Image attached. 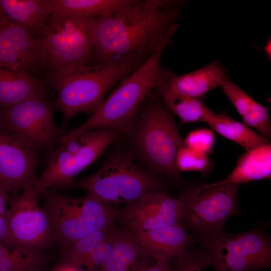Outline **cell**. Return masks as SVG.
Returning a JSON list of instances; mask_svg holds the SVG:
<instances>
[{
	"label": "cell",
	"mask_w": 271,
	"mask_h": 271,
	"mask_svg": "<svg viewBox=\"0 0 271 271\" xmlns=\"http://www.w3.org/2000/svg\"><path fill=\"white\" fill-rule=\"evenodd\" d=\"M184 1L132 0L95 19L94 64L117 57L147 59L179 28Z\"/></svg>",
	"instance_id": "1"
},
{
	"label": "cell",
	"mask_w": 271,
	"mask_h": 271,
	"mask_svg": "<svg viewBox=\"0 0 271 271\" xmlns=\"http://www.w3.org/2000/svg\"><path fill=\"white\" fill-rule=\"evenodd\" d=\"M167 44L151 55L139 67L125 77L81 125L61 137L58 143L96 129H111L127 134L132 128L143 103L171 71L164 69L161 58Z\"/></svg>",
	"instance_id": "2"
},
{
	"label": "cell",
	"mask_w": 271,
	"mask_h": 271,
	"mask_svg": "<svg viewBox=\"0 0 271 271\" xmlns=\"http://www.w3.org/2000/svg\"><path fill=\"white\" fill-rule=\"evenodd\" d=\"M145 60L135 57H117L51 75L52 87L57 93L53 106L62 112L64 124L77 113H93L107 91Z\"/></svg>",
	"instance_id": "3"
},
{
	"label": "cell",
	"mask_w": 271,
	"mask_h": 271,
	"mask_svg": "<svg viewBox=\"0 0 271 271\" xmlns=\"http://www.w3.org/2000/svg\"><path fill=\"white\" fill-rule=\"evenodd\" d=\"M127 134L134 155L151 172L180 181L176 157L184 141L174 114L161 98L152 93L148 96Z\"/></svg>",
	"instance_id": "4"
},
{
	"label": "cell",
	"mask_w": 271,
	"mask_h": 271,
	"mask_svg": "<svg viewBox=\"0 0 271 271\" xmlns=\"http://www.w3.org/2000/svg\"><path fill=\"white\" fill-rule=\"evenodd\" d=\"M95 19L50 17L36 33L39 65L49 68L52 75L91 65Z\"/></svg>",
	"instance_id": "5"
},
{
	"label": "cell",
	"mask_w": 271,
	"mask_h": 271,
	"mask_svg": "<svg viewBox=\"0 0 271 271\" xmlns=\"http://www.w3.org/2000/svg\"><path fill=\"white\" fill-rule=\"evenodd\" d=\"M162 186L160 178L140 167L131 153L118 151L109 156L95 173L74 182L71 187L84 189L107 204L128 205L161 190Z\"/></svg>",
	"instance_id": "6"
},
{
	"label": "cell",
	"mask_w": 271,
	"mask_h": 271,
	"mask_svg": "<svg viewBox=\"0 0 271 271\" xmlns=\"http://www.w3.org/2000/svg\"><path fill=\"white\" fill-rule=\"evenodd\" d=\"M121 133L111 129L84 132L51 152L46 167L31 186L38 194L70 188L75 177L93 163Z\"/></svg>",
	"instance_id": "7"
},
{
	"label": "cell",
	"mask_w": 271,
	"mask_h": 271,
	"mask_svg": "<svg viewBox=\"0 0 271 271\" xmlns=\"http://www.w3.org/2000/svg\"><path fill=\"white\" fill-rule=\"evenodd\" d=\"M41 195L53 237L64 247L94 231L111 227L116 216L108 204L88 194L75 198L46 190Z\"/></svg>",
	"instance_id": "8"
},
{
	"label": "cell",
	"mask_w": 271,
	"mask_h": 271,
	"mask_svg": "<svg viewBox=\"0 0 271 271\" xmlns=\"http://www.w3.org/2000/svg\"><path fill=\"white\" fill-rule=\"evenodd\" d=\"M195 240L208 255L215 271H259L271 266V245L264 233L223 231Z\"/></svg>",
	"instance_id": "9"
},
{
	"label": "cell",
	"mask_w": 271,
	"mask_h": 271,
	"mask_svg": "<svg viewBox=\"0 0 271 271\" xmlns=\"http://www.w3.org/2000/svg\"><path fill=\"white\" fill-rule=\"evenodd\" d=\"M239 185H201L181 196L183 212L180 223L185 230L197 236H209L223 231L227 220L237 212Z\"/></svg>",
	"instance_id": "10"
},
{
	"label": "cell",
	"mask_w": 271,
	"mask_h": 271,
	"mask_svg": "<svg viewBox=\"0 0 271 271\" xmlns=\"http://www.w3.org/2000/svg\"><path fill=\"white\" fill-rule=\"evenodd\" d=\"M54 109L44 93L0 107V130L16 134L39 152H51L65 133L54 121Z\"/></svg>",
	"instance_id": "11"
},
{
	"label": "cell",
	"mask_w": 271,
	"mask_h": 271,
	"mask_svg": "<svg viewBox=\"0 0 271 271\" xmlns=\"http://www.w3.org/2000/svg\"><path fill=\"white\" fill-rule=\"evenodd\" d=\"M39 195L30 186L9 198L7 214L15 248L40 251L54 239L48 216L38 204Z\"/></svg>",
	"instance_id": "12"
},
{
	"label": "cell",
	"mask_w": 271,
	"mask_h": 271,
	"mask_svg": "<svg viewBox=\"0 0 271 271\" xmlns=\"http://www.w3.org/2000/svg\"><path fill=\"white\" fill-rule=\"evenodd\" d=\"M39 152L16 134L0 130V180L10 193L36 182Z\"/></svg>",
	"instance_id": "13"
},
{
	"label": "cell",
	"mask_w": 271,
	"mask_h": 271,
	"mask_svg": "<svg viewBox=\"0 0 271 271\" xmlns=\"http://www.w3.org/2000/svg\"><path fill=\"white\" fill-rule=\"evenodd\" d=\"M182 207L181 197L173 198L161 190L127 205L121 218L131 232H137L180 224Z\"/></svg>",
	"instance_id": "14"
},
{
	"label": "cell",
	"mask_w": 271,
	"mask_h": 271,
	"mask_svg": "<svg viewBox=\"0 0 271 271\" xmlns=\"http://www.w3.org/2000/svg\"><path fill=\"white\" fill-rule=\"evenodd\" d=\"M39 65L38 43L35 33L0 19V67L28 72Z\"/></svg>",
	"instance_id": "15"
},
{
	"label": "cell",
	"mask_w": 271,
	"mask_h": 271,
	"mask_svg": "<svg viewBox=\"0 0 271 271\" xmlns=\"http://www.w3.org/2000/svg\"><path fill=\"white\" fill-rule=\"evenodd\" d=\"M132 234L147 255L156 261H170L186 250L195 240L180 224Z\"/></svg>",
	"instance_id": "16"
},
{
	"label": "cell",
	"mask_w": 271,
	"mask_h": 271,
	"mask_svg": "<svg viewBox=\"0 0 271 271\" xmlns=\"http://www.w3.org/2000/svg\"><path fill=\"white\" fill-rule=\"evenodd\" d=\"M228 79L225 67L214 60L186 74L177 75L171 71L162 84L174 92L200 99L209 91L221 87Z\"/></svg>",
	"instance_id": "17"
},
{
	"label": "cell",
	"mask_w": 271,
	"mask_h": 271,
	"mask_svg": "<svg viewBox=\"0 0 271 271\" xmlns=\"http://www.w3.org/2000/svg\"><path fill=\"white\" fill-rule=\"evenodd\" d=\"M51 0H0V14L8 21L36 33L52 15Z\"/></svg>",
	"instance_id": "18"
},
{
	"label": "cell",
	"mask_w": 271,
	"mask_h": 271,
	"mask_svg": "<svg viewBox=\"0 0 271 271\" xmlns=\"http://www.w3.org/2000/svg\"><path fill=\"white\" fill-rule=\"evenodd\" d=\"M220 88L244 123L254 128L259 134L269 140L271 135L269 107L256 102L229 79L223 82Z\"/></svg>",
	"instance_id": "19"
},
{
	"label": "cell",
	"mask_w": 271,
	"mask_h": 271,
	"mask_svg": "<svg viewBox=\"0 0 271 271\" xmlns=\"http://www.w3.org/2000/svg\"><path fill=\"white\" fill-rule=\"evenodd\" d=\"M271 176V145H263L247 151L238 159L232 171L212 185L242 183L268 179Z\"/></svg>",
	"instance_id": "20"
},
{
	"label": "cell",
	"mask_w": 271,
	"mask_h": 271,
	"mask_svg": "<svg viewBox=\"0 0 271 271\" xmlns=\"http://www.w3.org/2000/svg\"><path fill=\"white\" fill-rule=\"evenodd\" d=\"M147 256L132 232L113 230L112 249L100 271H141Z\"/></svg>",
	"instance_id": "21"
},
{
	"label": "cell",
	"mask_w": 271,
	"mask_h": 271,
	"mask_svg": "<svg viewBox=\"0 0 271 271\" xmlns=\"http://www.w3.org/2000/svg\"><path fill=\"white\" fill-rule=\"evenodd\" d=\"M44 93V84L28 72L0 67V107L14 105Z\"/></svg>",
	"instance_id": "22"
},
{
	"label": "cell",
	"mask_w": 271,
	"mask_h": 271,
	"mask_svg": "<svg viewBox=\"0 0 271 271\" xmlns=\"http://www.w3.org/2000/svg\"><path fill=\"white\" fill-rule=\"evenodd\" d=\"M218 133L240 146L246 151L269 144V140L225 113L217 114L210 109L204 120Z\"/></svg>",
	"instance_id": "23"
},
{
	"label": "cell",
	"mask_w": 271,
	"mask_h": 271,
	"mask_svg": "<svg viewBox=\"0 0 271 271\" xmlns=\"http://www.w3.org/2000/svg\"><path fill=\"white\" fill-rule=\"evenodd\" d=\"M132 0H51L54 18H96L118 10Z\"/></svg>",
	"instance_id": "24"
},
{
	"label": "cell",
	"mask_w": 271,
	"mask_h": 271,
	"mask_svg": "<svg viewBox=\"0 0 271 271\" xmlns=\"http://www.w3.org/2000/svg\"><path fill=\"white\" fill-rule=\"evenodd\" d=\"M154 91L155 95L163 100L173 114L179 117L182 123L204 122L210 109L200 99L174 92L162 83Z\"/></svg>",
	"instance_id": "25"
},
{
	"label": "cell",
	"mask_w": 271,
	"mask_h": 271,
	"mask_svg": "<svg viewBox=\"0 0 271 271\" xmlns=\"http://www.w3.org/2000/svg\"><path fill=\"white\" fill-rule=\"evenodd\" d=\"M44 262L39 250L25 247L10 249L0 244V271H34Z\"/></svg>",
	"instance_id": "26"
},
{
	"label": "cell",
	"mask_w": 271,
	"mask_h": 271,
	"mask_svg": "<svg viewBox=\"0 0 271 271\" xmlns=\"http://www.w3.org/2000/svg\"><path fill=\"white\" fill-rule=\"evenodd\" d=\"M110 228L94 231L64 247V261L82 267L90 254L109 235Z\"/></svg>",
	"instance_id": "27"
},
{
	"label": "cell",
	"mask_w": 271,
	"mask_h": 271,
	"mask_svg": "<svg viewBox=\"0 0 271 271\" xmlns=\"http://www.w3.org/2000/svg\"><path fill=\"white\" fill-rule=\"evenodd\" d=\"M177 167L180 172H199L204 175L209 173L211 164L207 155L199 153L184 145L178 152Z\"/></svg>",
	"instance_id": "28"
},
{
	"label": "cell",
	"mask_w": 271,
	"mask_h": 271,
	"mask_svg": "<svg viewBox=\"0 0 271 271\" xmlns=\"http://www.w3.org/2000/svg\"><path fill=\"white\" fill-rule=\"evenodd\" d=\"M173 259L175 271H203L211 265L209 256L203 250L187 249Z\"/></svg>",
	"instance_id": "29"
},
{
	"label": "cell",
	"mask_w": 271,
	"mask_h": 271,
	"mask_svg": "<svg viewBox=\"0 0 271 271\" xmlns=\"http://www.w3.org/2000/svg\"><path fill=\"white\" fill-rule=\"evenodd\" d=\"M184 144L191 149L208 155L212 151L214 146V133L207 128L192 130L184 141Z\"/></svg>",
	"instance_id": "30"
},
{
	"label": "cell",
	"mask_w": 271,
	"mask_h": 271,
	"mask_svg": "<svg viewBox=\"0 0 271 271\" xmlns=\"http://www.w3.org/2000/svg\"><path fill=\"white\" fill-rule=\"evenodd\" d=\"M113 246V230L107 238L89 256L83 266L85 271H100L108 260Z\"/></svg>",
	"instance_id": "31"
},
{
	"label": "cell",
	"mask_w": 271,
	"mask_h": 271,
	"mask_svg": "<svg viewBox=\"0 0 271 271\" xmlns=\"http://www.w3.org/2000/svg\"><path fill=\"white\" fill-rule=\"evenodd\" d=\"M0 244L10 249L15 248L11 237L7 212L0 214Z\"/></svg>",
	"instance_id": "32"
},
{
	"label": "cell",
	"mask_w": 271,
	"mask_h": 271,
	"mask_svg": "<svg viewBox=\"0 0 271 271\" xmlns=\"http://www.w3.org/2000/svg\"><path fill=\"white\" fill-rule=\"evenodd\" d=\"M141 271H175L170 261H156L150 265H145Z\"/></svg>",
	"instance_id": "33"
},
{
	"label": "cell",
	"mask_w": 271,
	"mask_h": 271,
	"mask_svg": "<svg viewBox=\"0 0 271 271\" xmlns=\"http://www.w3.org/2000/svg\"><path fill=\"white\" fill-rule=\"evenodd\" d=\"M9 191L0 180V214L6 213L10 198Z\"/></svg>",
	"instance_id": "34"
},
{
	"label": "cell",
	"mask_w": 271,
	"mask_h": 271,
	"mask_svg": "<svg viewBox=\"0 0 271 271\" xmlns=\"http://www.w3.org/2000/svg\"><path fill=\"white\" fill-rule=\"evenodd\" d=\"M53 271H85L81 267L64 261L58 265Z\"/></svg>",
	"instance_id": "35"
},
{
	"label": "cell",
	"mask_w": 271,
	"mask_h": 271,
	"mask_svg": "<svg viewBox=\"0 0 271 271\" xmlns=\"http://www.w3.org/2000/svg\"><path fill=\"white\" fill-rule=\"evenodd\" d=\"M265 54L269 61L271 60V39L270 38L266 41L263 49Z\"/></svg>",
	"instance_id": "36"
},
{
	"label": "cell",
	"mask_w": 271,
	"mask_h": 271,
	"mask_svg": "<svg viewBox=\"0 0 271 271\" xmlns=\"http://www.w3.org/2000/svg\"><path fill=\"white\" fill-rule=\"evenodd\" d=\"M1 18H2V16H1V14H0V19H1Z\"/></svg>",
	"instance_id": "37"
},
{
	"label": "cell",
	"mask_w": 271,
	"mask_h": 271,
	"mask_svg": "<svg viewBox=\"0 0 271 271\" xmlns=\"http://www.w3.org/2000/svg\"><path fill=\"white\" fill-rule=\"evenodd\" d=\"M23 271H32V270H23Z\"/></svg>",
	"instance_id": "38"
}]
</instances>
